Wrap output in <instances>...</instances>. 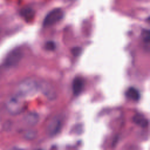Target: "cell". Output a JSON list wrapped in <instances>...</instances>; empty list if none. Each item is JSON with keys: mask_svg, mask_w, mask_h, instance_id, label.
I'll return each instance as SVG.
<instances>
[{"mask_svg": "<svg viewBox=\"0 0 150 150\" xmlns=\"http://www.w3.org/2000/svg\"><path fill=\"white\" fill-rule=\"evenodd\" d=\"M39 91V81L29 78L21 81L16 89V95L24 98L35 96Z\"/></svg>", "mask_w": 150, "mask_h": 150, "instance_id": "6da1fadb", "label": "cell"}, {"mask_svg": "<svg viewBox=\"0 0 150 150\" xmlns=\"http://www.w3.org/2000/svg\"><path fill=\"white\" fill-rule=\"evenodd\" d=\"M8 111L12 115L21 114L25 108L23 98L15 94L11 97L6 104Z\"/></svg>", "mask_w": 150, "mask_h": 150, "instance_id": "7a4b0ae2", "label": "cell"}, {"mask_svg": "<svg viewBox=\"0 0 150 150\" xmlns=\"http://www.w3.org/2000/svg\"><path fill=\"white\" fill-rule=\"evenodd\" d=\"M39 91L50 100H53L56 98V92L54 87L48 82L39 81Z\"/></svg>", "mask_w": 150, "mask_h": 150, "instance_id": "277c9868", "label": "cell"}, {"mask_svg": "<svg viewBox=\"0 0 150 150\" xmlns=\"http://www.w3.org/2000/svg\"><path fill=\"white\" fill-rule=\"evenodd\" d=\"M62 125V122L59 117H55L49 122L47 126V133L50 136L57 135L60 131Z\"/></svg>", "mask_w": 150, "mask_h": 150, "instance_id": "8992f818", "label": "cell"}, {"mask_svg": "<svg viewBox=\"0 0 150 150\" xmlns=\"http://www.w3.org/2000/svg\"><path fill=\"white\" fill-rule=\"evenodd\" d=\"M81 48L79 47H74L73 49H72V53L73 54V55L77 56L78 55H79V54L81 52Z\"/></svg>", "mask_w": 150, "mask_h": 150, "instance_id": "5bb4252c", "label": "cell"}, {"mask_svg": "<svg viewBox=\"0 0 150 150\" xmlns=\"http://www.w3.org/2000/svg\"><path fill=\"white\" fill-rule=\"evenodd\" d=\"M55 43L52 41H49L45 44V48L48 50H53L55 49Z\"/></svg>", "mask_w": 150, "mask_h": 150, "instance_id": "4fadbf2b", "label": "cell"}, {"mask_svg": "<svg viewBox=\"0 0 150 150\" xmlns=\"http://www.w3.org/2000/svg\"><path fill=\"white\" fill-rule=\"evenodd\" d=\"M126 96L128 98L135 101L138 100L140 97L139 93L136 88L134 87H129L127 90Z\"/></svg>", "mask_w": 150, "mask_h": 150, "instance_id": "30bf717a", "label": "cell"}, {"mask_svg": "<svg viewBox=\"0 0 150 150\" xmlns=\"http://www.w3.org/2000/svg\"><path fill=\"white\" fill-rule=\"evenodd\" d=\"M22 16L28 21L32 19L34 16V11L31 8H25L21 11Z\"/></svg>", "mask_w": 150, "mask_h": 150, "instance_id": "8fae6325", "label": "cell"}, {"mask_svg": "<svg viewBox=\"0 0 150 150\" xmlns=\"http://www.w3.org/2000/svg\"><path fill=\"white\" fill-rule=\"evenodd\" d=\"M63 16V12L60 8H55L49 12L45 16L43 25L49 26L59 21Z\"/></svg>", "mask_w": 150, "mask_h": 150, "instance_id": "3957f363", "label": "cell"}, {"mask_svg": "<svg viewBox=\"0 0 150 150\" xmlns=\"http://www.w3.org/2000/svg\"><path fill=\"white\" fill-rule=\"evenodd\" d=\"M83 88V81L80 78H76L74 79L72 84V89L74 95H79L82 91Z\"/></svg>", "mask_w": 150, "mask_h": 150, "instance_id": "52a82bcc", "label": "cell"}, {"mask_svg": "<svg viewBox=\"0 0 150 150\" xmlns=\"http://www.w3.org/2000/svg\"><path fill=\"white\" fill-rule=\"evenodd\" d=\"M39 121L38 115L35 112H30L25 117V121L30 125H36Z\"/></svg>", "mask_w": 150, "mask_h": 150, "instance_id": "9c48e42d", "label": "cell"}, {"mask_svg": "<svg viewBox=\"0 0 150 150\" xmlns=\"http://www.w3.org/2000/svg\"><path fill=\"white\" fill-rule=\"evenodd\" d=\"M134 122L141 127H146L148 124V120L141 114H137L133 117Z\"/></svg>", "mask_w": 150, "mask_h": 150, "instance_id": "ba28073f", "label": "cell"}, {"mask_svg": "<svg viewBox=\"0 0 150 150\" xmlns=\"http://www.w3.org/2000/svg\"><path fill=\"white\" fill-rule=\"evenodd\" d=\"M142 38L144 42L146 45H149V40H150V33L149 30H144L142 33Z\"/></svg>", "mask_w": 150, "mask_h": 150, "instance_id": "7c38bea8", "label": "cell"}, {"mask_svg": "<svg viewBox=\"0 0 150 150\" xmlns=\"http://www.w3.org/2000/svg\"><path fill=\"white\" fill-rule=\"evenodd\" d=\"M23 56V53L19 49H16L11 51L7 56L5 63L8 67L16 65L21 60Z\"/></svg>", "mask_w": 150, "mask_h": 150, "instance_id": "5b68a950", "label": "cell"}]
</instances>
